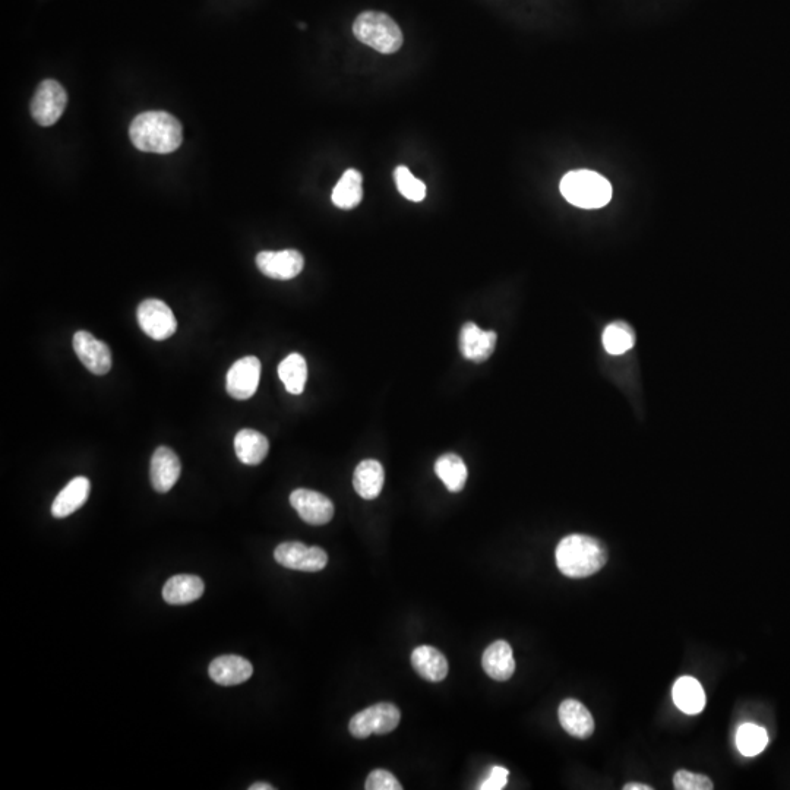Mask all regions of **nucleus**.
Here are the masks:
<instances>
[{
	"label": "nucleus",
	"mask_w": 790,
	"mask_h": 790,
	"mask_svg": "<svg viewBox=\"0 0 790 790\" xmlns=\"http://www.w3.org/2000/svg\"><path fill=\"white\" fill-rule=\"evenodd\" d=\"M132 144L144 153L170 154L183 141L182 125L167 112H144L129 128Z\"/></svg>",
	"instance_id": "nucleus-1"
},
{
	"label": "nucleus",
	"mask_w": 790,
	"mask_h": 790,
	"mask_svg": "<svg viewBox=\"0 0 790 790\" xmlns=\"http://www.w3.org/2000/svg\"><path fill=\"white\" fill-rule=\"evenodd\" d=\"M556 565L565 577L586 578L599 573L608 562V551L600 540L586 534L564 537L556 548Z\"/></svg>",
	"instance_id": "nucleus-2"
},
{
	"label": "nucleus",
	"mask_w": 790,
	"mask_h": 790,
	"mask_svg": "<svg viewBox=\"0 0 790 790\" xmlns=\"http://www.w3.org/2000/svg\"><path fill=\"white\" fill-rule=\"evenodd\" d=\"M562 197L570 204L584 210H597L608 205L612 199V185L593 170H573L561 180Z\"/></svg>",
	"instance_id": "nucleus-3"
},
{
	"label": "nucleus",
	"mask_w": 790,
	"mask_h": 790,
	"mask_svg": "<svg viewBox=\"0 0 790 790\" xmlns=\"http://www.w3.org/2000/svg\"><path fill=\"white\" fill-rule=\"evenodd\" d=\"M353 33L360 43L382 55H391L403 46V31L393 18L382 12H362L353 24Z\"/></svg>",
	"instance_id": "nucleus-4"
},
{
	"label": "nucleus",
	"mask_w": 790,
	"mask_h": 790,
	"mask_svg": "<svg viewBox=\"0 0 790 790\" xmlns=\"http://www.w3.org/2000/svg\"><path fill=\"white\" fill-rule=\"evenodd\" d=\"M400 710L391 703H378L359 711L349 723V731L357 739L371 735H387L400 723Z\"/></svg>",
	"instance_id": "nucleus-5"
},
{
	"label": "nucleus",
	"mask_w": 790,
	"mask_h": 790,
	"mask_svg": "<svg viewBox=\"0 0 790 790\" xmlns=\"http://www.w3.org/2000/svg\"><path fill=\"white\" fill-rule=\"evenodd\" d=\"M274 558L281 567L302 573H318L327 567V552L318 546H306L300 542L281 543L274 551Z\"/></svg>",
	"instance_id": "nucleus-6"
},
{
	"label": "nucleus",
	"mask_w": 790,
	"mask_h": 790,
	"mask_svg": "<svg viewBox=\"0 0 790 790\" xmlns=\"http://www.w3.org/2000/svg\"><path fill=\"white\" fill-rule=\"evenodd\" d=\"M68 104V94L58 81L41 82L31 101V115L40 126H52L60 119Z\"/></svg>",
	"instance_id": "nucleus-7"
},
{
	"label": "nucleus",
	"mask_w": 790,
	"mask_h": 790,
	"mask_svg": "<svg viewBox=\"0 0 790 790\" xmlns=\"http://www.w3.org/2000/svg\"><path fill=\"white\" fill-rule=\"evenodd\" d=\"M139 327L153 340H167L178 330V321L172 309L158 299H147L138 306Z\"/></svg>",
	"instance_id": "nucleus-8"
},
{
	"label": "nucleus",
	"mask_w": 790,
	"mask_h": 790,
	"mask_svg": "<svg viewBox=\"0 0 790 790\" xmlns=\"http://www.w3.org/2000/svg\"><path fill=\"white\" fill-rule=\"evenodd\" d=\"M259 378H261V362L258 357H242L236 360L227 372V393L236 400H248L257 393Z\"/></svg>",
	"instance_id": "nucleus-9"
},
{
	"label": "nucleus",
	"mask_w": 790,
	"mask_h": 790,
	"mask_svg": "<svg viewBox=\"0 0 790 790\" xmlns=\"http://www.w3.org/2000/svg\"><path fill=\"white\" fill-rule=\"evenodd\" d=\"M74 350L91 374L106 375L112 369V350L88 331L75 333Z\"/></svg>",
	"instance_id": "nucleus-10"
},
{
	"label": "nucleus",
	"mask_w": 790,
	"mask_h": 790,
	"mask_svg": "<svg viewBox=\"0 0 790 790\" xmlns=\"http://www.w3.org/2000/svg\"><path fill=\"white\" fill-rule=\"evenodd\" d=\"M290 504L295 508L299 517L311 526H324L333 520V502L319 492L296 489L290 495Z\"/></svg>",
	"instance_id": "nucleus-11"
},
{
	"label": "nucleus",
	"mask_w": 790,
	"mask_h": 790,
	"mask_svg": "<svg viewBox=\"0 0 790 790\" xmlns=\"http://www.w3.org/2000/svg\"><path fill=\"white\" fill-rule=\"evenodd\" d=\"M303 265L305 259L295 249L259 252L257 257L258 270L274 280H292L302 273Z\"/></svg>",
	"instance_id": "nucleus-12"
},
{
	"label": "nucleus",
	"mask_w": 790,
	"mask_h": 790,
	"mask_svg": "<svg viewBox=\"0 0 790 790\" xmlns=\"http://www.w3.org/2000/svg\"><path fill=\"white\" fill-rule=\"evenodd\" d=\"M182 464L175 451L169 447H158L151 458L150 479L158 494L169 492L179 480Z\"/></svg>",
	"instance_id": "nucleus-13"
},
{
	"label": "nucleus",
	"mask_w": 790,
	"mask_h": 790,
	"mask_svg": "<svg viewBox=\"0 0 790 790\" xmlns=\"http://www.w3.org/2000/svg\"><path fill=\"white\" fill-rule=\"evenodd\" d=\"M208 675L221 687H235L251 679L254 675V666L242 656H220L211 662Z\"/></svg>",
	"instance_id": "nucleus-14"
},
{
	"label": "nucleus",
	"mask_w": 790,
	"mask_h": 790,
	"mask_svg": "<svg viewBox=\"0 0 790 790\" xmlns=\"http://www.w3.org/2000/svg\"><path fill=\"white\" fill-rule=\"evenodd\" d=\"M495 331H483L473 322L463 325L460 333L461 355L472 362L480 363L488 360L496 346Z\"/></svg>",
	"instance_id": "nucleus-15"
},
{
	"label": "nucleus",
	"mask_w": 790,
	"mask_h": 790,
	"mask_svg": "<svg viewBox=\"0 0 790 790\" xmlns=\"http://www.w3.org/2000/svg\"><path fill=\"white\" fill-rule=\"evenodd\" d=\"M559 723L568 735L577 739H587L593 735L594 720L592 713L580 701L568 698L562 701L558 710Z\"/></svg>",
	"instance_id": "nucleus-16"
},
{
	"label": "nucleus",
	"mask_w": 790,
	"mask_h": 790,
	"mask_svg": "<svg viewBox=\"0 0 790 790\" xmlns=\"http://www.w3.org/2000/svg\"><path fill=\"white\" fill-rule=\"evenodd\" d=\"M483 671L495 681H508L515 672L513 649L507 641H495L482 657Z\"/></svg>",
	"instance_id": "nucleus-17"
},
{
	"label": "nucleus",
	"mask_w": 790,
	"mask_h": 790,
	"mask_svg": "<svg viewBox=\"0 0 790 790\" xmlns=\"http://www.w3.org/2000/svg\"><path fill=\"white\" fill-rule=\"evenodd\" d=\"M91 483L87 477L79 476L72 479L52 504V514L56 518H66L78 511L90 496Z\"/></svg>",
	"instance_id": "nucleus-18"
},
{
	"label": "nucleus",
	"mask_w": 790,
	"mask_h": 790,
	"mask_svg": "<svg viewBox=\"0 0 790 790\" xmlns=\"http://www.w3.org/2000/svg\"><path fill=\"white\" fill-rule=\"evenodd\" d=\"M205 584L197 575L179 574L167 580L163 599L173 606L188 605L204 594Z\"/></svg>",
	"instance_id": "nucleus-19"
},
{
	"label": "nucleus",
	"mask_w": 790,
	"mask_h": 790,
	"mask_svg": "<svg viewBox=\"0 0 790 790\" xmlns=\"http://www.w3.org/2000/svg\"><path fill=\"white\" fill-rule=\"evenodd\" d=\"M412 665L423 679L431 682L444 681L450 671L447 657L432 646H420L413 650Z\"/></svg>",
	"instance_id": "nucleus-20"
},
{
	"label": "nucleus",
	"mask_w": 790,
	"mask_h": 790,
	"mask_svg": "<svg viewBox=\"0 0 790 790\" xmlns=\"http://www.w3.org/2000/svg\"><path fill=\"white\" fill-rule=\"evenodd\" d=\"M237 458L246 466H258L267 457L270 442L267 436L255 429H242L235 438Z\"/></svg>",
	"instance_id": "nucleus-21"
},
{
	"label": "nucleus",
	"mask_w": 790,
	"mask_h": 790,
	"mask_svg": "<svg viewBox=\"0 0 790 790\" xmlns=\"http://www.w3.org/2000/svg\"><path fill=\"white\" fill-rule=\"evenodd\" d=\"M384 480V467L376 460L362 461L353 474V486L357 495L368 501L378 498L384 488Z\"/></svg>",
	"instance_id": "nucleus-22"
},
{
	"label": "nucleus",
	"mask_w": 790,
	"mask_h": 790,
	"mask_svg": "<svg viewBox=\"0 0 790 790\" xmlns=\"http://www.w3.org/2000/svg\"><path fill=\"white\" fill-rule=\"evenodd\" d=\"M673 701L685 714H698L706 707V692L703 685L691 676H682L673 685Z\"/></svg>",
	"instance_id": "nucleus-23"
},
{
	"label": "nucleus",
	"mask_w": 790,
	"mask_h": 790,
	"mask_svg": "<svg viewBox=\"0 0 790 790\" xmlns=\"http://www.w3.org/2000/svg\"><path fill=\"white\" fill-rule=\"evenodd\" d=\"M362 198V175L359 170H346L338 180L336 188L333 189L331 199H333L334 205L341 210H353L362 202Z\"/></svg>",
	"instance_id": "nucleus-24"
},
{
	"label": "nucleus",
	"mask_w": 790,
	"mask_h": 790,
	"mask_svg": "<svg viewBox=\"0 0 790 790\" xmlns=\"http://www.w3.org/2000/svg\"><path fill=\"white\" fill-rule=\"evenodd\" d=\"M435 473L447 486L448 491H463L467 482V467L457 454H445L435 463Z\"/></svg>",
	"instance_id": "nucleus-25"
},
{
	"label": "nucleus",
	"mask_w": 790,
	"mask_h": 790,
	"mask_svg": "<svg viewBox=\"0 0 790 790\" xmlns=\"http://www.w3.org/2000/svg\"><path fill=\"white\" fill-rule=\"evenodd\" d=\"M278 376L290 394L299 395L305 390L308 379V365L305 357L299 353H292L278 366Z\"/></svg>",
	"instance_id": "nucleus-26"
},
{
	"label": "nucleus",
	"mask_w": 790,
	"mask_h": 790,
	"mask_svg": "<svg viewBox=\"0 0 790 790\" xmlns=\"http://www.w3.org/2000/svg\"><path fill=\"white\" fill-rule=\"evenodd\" d=\"M769 733L754 723H745L736 732V747L745 757H755L766 750Z\"/></svg>",
	"instance_id": "nucleus-27"
},
{
	"label": "nucleus",
	"mask_w": 790,
	"mask_h": 790,
	"mask_svg": "<svg viewBox=\"0 0 790 790\" xmlns=\"http://www.w3.org/2000/svg\"><path fill=\"white\" fill-rule=\"evenodd\" d=\"M603 346L609 355L619 356L630 352L635 344V334L625 322H613L603 331Z\"/></svg>",
	"instance_id": "nucleus-28"
},
{
	"label": "nucleus",
	"mask_w": 790,
	"mask_h": 790,
	"mask_svg": "<svg viewBox=\"0 0 790 790\" xmlns=\"http://www.w3.org/2000/svg\"><path fill=\"white\" fill-rule=\"evenodd\" d=\"M395 185L404 198L412 202H422L426 198V185L415 178L406 166L394 170Z\"/></svg>",
	"instance_id": "nucleus-29"
},
{
	"label": "nucleus",
	"mask_w": 790,
	"mask_h": 790,
	"mask_svg": "<svg viewBox=\"0 0 790 790\" xmlns=\"http://www.w3.org/2000/svg\"><path fill=\"white\" fill-rule=\"evenodd\" d=\"M673 786L678 790H711L714 789L710 777L704 774L691 773L687 770L676 771Z\"/></svg>",
	"instance_id": "nucleus-30"
},
{
	"label": "nucleus",
	"mask_w": 790,
	"mask_h": 790,
	"mask_svg": "<svg viewBox=\"0 0 790 790\" xmlns=\"http://www.w3.org/2000/svg\"><path fill=\"white\" fill-rule=\"evenodd\" d=\"M365 788L368 790H401L403 786L390 771L374 770L369 774Z\"/></svg>",
	"instance_id": "nucleus-31"
},
{
	"label": "nucleus",
	"mask_w": 790,
	"mask_h": 790,
	"mask_svg": "<svg viewBox=\"0 0 790 790\" xmlns=\"http://www.w3.org/2000/svg\"><path fill=\"white\" fill-rule=\"evenodd\" d=\"M510 771L505 767L496 766L491 770L488 779L479 786L480 790H501L507 786Z\"/></svg>",
	"instance_id": "nucleus-32"
},
{
	"label": "nucleus",
	"mask_w": 790,
	"mask_h": 790,
	"mask_svg": "<svg viewBox=\"0 0 790 790\" xmlns=\"http://www.w3.org/2000/svg\"><path fill=\"white\" fill-rule=\"evenodd\" d=\"M624 790H653L652 786L641 785V783H628Z\"/></svg>",
	"instance_id": "nucleus-33"
},
{
	"label": "nucleus",
	"mask_w": 790,
	"mask_h": 790,
	"mask_svg": "<svg viewBox=\"0 0 790 790\" xmlns=\"http://www.w3.org/2000/svg\"><path fill=\"white\" fill-rule=\"evenodd\" d=\"M251 790H274V786L268 785V783H255L252 785Z\"/></svg>",
	"instance_id": "nucleus-34"
}]
</instances>
